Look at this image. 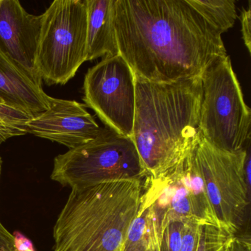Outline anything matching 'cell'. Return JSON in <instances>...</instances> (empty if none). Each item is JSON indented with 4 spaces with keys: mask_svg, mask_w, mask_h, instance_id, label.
<instances>
[{
    "mask_svg": "<svg viewBox=\"0 0 251 251\" xmlns=\"http://www.w3.org/2000/svg\"><path fill=\"white\" fill-rule=\"evenodd\" d=\"M114 25L120 55L148 81L199 77L227 55L221 33L188 0H116Z\"/></svg>",
    "mask_w": 251,
    "mask_h": 251,
    "instance_id": "cell-1",
    "label": "cell"
},
{
    "mask_svg": "<svg viewBox=\"0 0 251 251\" xmlns=\"http://www.w3.org/2000/svg\"><path fill=\"white\" fill-rule=\"evenodd\" d=\"M31 118L0 100V145L11 138L26 134L25 123Z\"/></svg>",
    "mask_w": 251,
    "mask_h": 251,
    "instance_id": "cell-16",
    "label": "cell"
},
{
    "mask_svg": "<svg viewBox=\"0 0 251 251\" xmlns=\"http://www.w3.org/2000/svg\"><path fill=\"white\" fill-rule=\"evenodd\" d=\"M1 170H2V158L0 157V175H1Z\"/></svg>",
    "mask_w": 251,
    "mask_h": 251,
    "instance_id": "cell-23",
    "label": "cell"
},
{
    "mask_svg": "<svg viewBox=\"0 0 251 251\" xmlns=\"http://www.w3.org/2000/svg\"><path fill=\"white\" fill-rule=\"evenodd\" d=\"M42 17L36 73L48 85H65L87 58L85 0H55Z\"/></svg>",
    "mask_w": 251,
    "mask_h": 251,
    "instance_id": "cell-7",
    "label": "cell"
},
{
    "mask_svg": "<svg viewBox=\"0 0 251 251\" xmlns=\"http://www.w3.org/2000/svg\"><path fill=\"white\" fill-rule=\"evenodd\" d=\"M146 171L130 137L109 127L90 142L54 159L50 177L63 186L82 189L105 182L145 180Z\"/></svg>",
    "mask_w": 251,
    "mask_h": 251,
    "instance_id": "cell-4",
    "label": "cell"
},
{
    "mask_svg": "<svg viewBox=\"0 0 251 251\" xmlns=\"http://www.w3.org/2000/svg\"><path fill=\"white\" fill-rule=\"evenodd\" d=\"M185 220H171L163 230L158 251H180Z\"/></svg>",
    "mask_w": 251,
    "mask_h": 251,
    "instance_id": "cell-18",
    "label": "cell"
},
{
    "mask_svg": "<svg viewBox=\"0 0 251 251\" xmlns=\"http://www.w3.org/2000/svg\"><path fill=\"white\" fill-rule=\"evenodd\" d=\"M42 17L29 14L17 0H0V50L35 78Z\"/></svg>",
    "mask_w": 251,
    "mask_h": 251,
    "instance_id": "cell-11",
    "label": "cell"
},
{
    "mask_svg": "<svg viewBox=\"0 0 251 251\" xmlns=\"http://www.w3.org/2000/svg\"><path fill=\"white\" fill-rule=\"evenodd\" d=\"M162 229L152 205L143 198L129 228L123 251H158Z\"/></svg>",
    "mask_w": 251,
    "mask_h": 251,
    "instance_id": "cell-14",
    "label": "cell"
},
{
    "mask_svg": "<svg viewBox=\"0 0 251 251\" xmlns=\"http://www.w3.org/2000/svg\"><path fill=\"white\" fill-rule=\"evenodd\" d=\"M87 12V61L120 53L114 25L116 0H85Z\"/></svg>",
    "mask_w": 251,
    "mask_h": 251,
    "instance_id": "cell-13",
    "label": "cell"
},
{
    "mask_svg": "<svg viewBox=\"0 0 251 251\" xmlns=\"http://www.w3.org/2000/svg\"><path fill=\"white\" fill-rule=\"evenodd\" d=\"M227 251H251L250 234L235 235L227 247Z\"/></svg>",
    "mask_w": 251,
    "mask_h": 251,
    "instance_id": "cell-22",
    "label": "cell"
},
{
    "mask_svg": "<svg viewBox=\"0 0 251 251\" xmlns=\"http://www.w3.org/2000/svg\"><path fill=\"white\" fill-rule=\"evenodd\" d=\"M195 152L217 223L239 234L246 226L251 204V136L243 149L228 152L210 145L200 133Z\"/></svg>",
    "mask_w": 251,
    "mask_h": 251,
    "instance_id": "cell-5",
    "label": "cell"
},
{
    "mask_svg": "<svg viewBox=\"0 0 251 251\" xmlns=\"http://www.w3.org/2000/svg\"><path fill=\"white\" fill-rule=\"evenodd\" d=\"M131 139L149 178L174 167L200 134L202 98L201 76L155 83L135 75Z\"/></svg>",
    "mask_w": 251,
    "mask_h": 251,
    "instance_id": "cell-2",
    "label": "cell"
},
{
    "mask_svg": "<svg viewBox=\"0 0 251 251\" xmlns=\"http://www.w3.org/2000/svg\"><path fill=\"white\" fill-rule=\"evenodd\" d=\"M251 2H248V8H242L241 11L240 22L242 27V39L249 53L251 52Z\"/></svg>",
    "mask_w": 251,
    "mask_h": 251,
    "instance_id": "cell-21",
    "label": "cell"
},
{
    "mask_svg": "<svg viewBox=\"0 0 251 251\" xmlns=\"http://www.w3.org/2000/svg\"><path fill=\"white\" fill-rule=\"evenodd\" d=\"M42 80L16 65L0 50V100L30 117L47 111L52 100Z\"/></svg>",
    "mask_w": 251,
    "mask_h": 251,
    "instance_id": "cell-12",
    "label": "cell"
},
{
    "mask_svg": "<svg viewBox=\"0 0 251 251\" xmlns=\"http://www.w3.org/2000/svg\"><path fill=\"white\" fill-rule=\"evenodd\" d=\"M195 141L170 171L158 178L146 177L144 180L142 198L152 205L163 230L171 220L220 226L197 162Z\"/></svg>",
    "mask_w": 251,
    "mask_h": 251,
    "instance_id": "cell-8",
    "label": "cell"
},
{
    "mask_svg": "<svg viewBox=\"0 0 251 251\" xmlns=\"http://www.w3.org/2000/svg\"><path fill=\"white\" fill-rule=\"evenodd\" d=\"M235 235L214 225H202L197 251H227Z\"/></svg>",
    "mask_w": 251,
    "mask_h": 251,
    "instance_id": "cell-17",
    "label": "cell"
},
{
    "mask_svg": "<svg viewBox=\"0 0 251 251\" xmlns=\"http://www.w3.org/2000/svg\"><path fill=\"white\" fill-rule=\"evenodd\" d=\"M0 251H33L30 248L23 249L17 238L10 233L0 222Z\"/></svg>",
    "mask_w": 251,
    "mask_h": 251,
    "instance_id": "cell-20",
    "label": "cell"
},
{
    "mask_svg": "<svg viewBox=\"0 0 251 251\" xmlns=\"http://www.w3.org/2000/svg\"><path fill=\"white\" fill-rule=\"evenodd\" d=\"M144 180L72 189L53 227L54 251H123Z\"/></svg>",
    "mask_w": 251,
    "mask_h": 251,
    "instance_id": "cell-3",
    "label": "cell"
},
{
    "mask_svg": "<svg viewBox=\"0 0 251 251\" xmlns=\"http://www.w3.org/2000/svg\"><path fill=\"white\" fill-rule=\"evenodd\" d=\"M202 225L192 221L185 222L180 251H197Z\"/></svg>",
    "mask_w": 251,
    "mask_h": 251,
    "instance_id": "cell-19",
    "label": "cell"
},
{
    "mask_svg": "<svg viewBox=\"0 0 251 251\" xmlns=\"http://www.w3.org/2000/svg\"><path fill=\"white\" fill-rule=\"evenodd\" d=\"M83 100L116 133L131 137L134 121L135 75L120 53L102 58L88 70Z\"/></svg>",
    "mask_w": 251,
    "mask_h": 251,
    "instance_id": "cell-9",
    "label": "cell"
},
{
    "mask_svg": "<svg viewBox=\"0 0 251 251\" xmlns=\"http://www.w3.org/2000/svg\"><path fill=\"white\" fill-rule=\"evenodd\" d=\"M201 77V135L220 151H241L251 136V112L244 100L230 57L227 55L213 61Z\"/></svg>",
    "mask_w": 251,
    "mask_h": 251,
    "instance_id": "cell-6",
    "label": "cell"
},
{
    "mask_svg": "<svg viewBox=\"0 0 251 251\" xmlns=\"http://www.w3.org/2000/svg\"><path fill=\"white\" fill-rule=\"evenodd\" d=\"M210 24L221 34L233 27L236 23V5L233 0H188Z\"/></svg>",
    "mask_w": 251,
    "mask_h": 251,
    "instance_id": "cell-15",
    "label": "cell"
},
{
    "mask_svg": "<svg viewBox=\"0 0 251 251\" xmlns=\"http://www.w3.org/2000/svg\"><path fill=\"white\" fill-rule=\"evenodd\" d=\"M100 128L86 105L56 98H52L47 111L25 123L26 133L61 144L69 150L90 142Z\"/></svg>",
    "mask_w": 251,
    "mask_h": 251,
    "instance_id": "cell-10",
    "label": "cell"
}]
</instances>
